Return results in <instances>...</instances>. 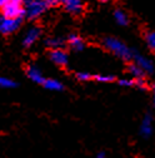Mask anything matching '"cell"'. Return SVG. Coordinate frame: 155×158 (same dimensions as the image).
<instances>
[{
  "instance_id": "16",
  "label": "cell",
  "mask_w": 155,
  "mask_h": 158,
  "mask_svg": "<svg viewBox=\"0 0 155 158\" xmlns=\"http://www.w3.org/2000/svg\"><path fill=\"white\" fill-rule=\"evenodd\" d=\"M144 39H145L149 49L155 52V33L151 30H145L144 31Z\"/></svg>"
},
{
  "instance_id": "23",
  "label": "cell",
  "mask_w": 155,
  "mask_h": 158,
  "mask_svg": "<svg viewBox=\"0 0 155 158\" xmlns=\"http://www.w3.org/2000/svg\"><path fill=\"white\" fill-rule=\"evenodd\" d=\"M151 89H153V99H154V106H155V84H153Z\"/></svg>"
},
{
  "instance_id": "22",
  "label": "cell",
  "mask_w": 155,
  "mask_h": 158,
  "mask_svg": "<svg viewBox=\"0 0 155 158\" xmlns=\"http://www.w3.org/2000/svg\"><path fill=\"white\" fill-rule=\"evenodd\" d=\"M96 158H108V157H106V154H105L104 152H100V153H98Z\"/></svg>"
},
{
  "instance_id": "9",
  "label": "cell",
  "mask_w": 155,
  "mask_h": 158,
  "mask_svg": "<svg viewBox=\"0 0 155 158\" xmlns=\"http://www.w3.org/2000/svg\"><path fill=\"white\" fill-rule=\"evenodd\" d=\"M26 75H28V78L30 79V81H33L34 83H39V84H44L45 79H46L43 75V73L40 72V69H39L38 67H35V65H29L26 68Z\"/></svg>"
},
{
  "instance_id": "14",
  "label": "cell",
  "mask_w": 155,
  "mask_h": 158,
  "mask_svg": "<svg viewBox=\"0 0 155 158\" xmlns=\"http://www.w3.org/2000/svg\"><path fill=\"white\" fill-rule=\"evenodd\" d=\"M114 18H115L116 23H118L119 25H121V27H125V25L129 24V18L125 14V11L121 10V9H115L114 10Z\"/></svg>"
},
{
  "instance_id": "6",
  "label": "cell",
  "mask_w": 155,
  "mask_h": 158,
  "mask_svg": "<svg viewBox=\"0 0 155 158\" xmlns=\"http://www.w3.org/2000/svg\"><path fill=\"white\" fill-rule=\"evenodd\" d=\"M49 56H50V60L58 65V67H62V68H65L69 63V56L66 54V52L64 49H55V50H50L49 53Z\"/></svg>"
},
{
  "instance_id": "18",
  "label": "cell",
  "mask_w": 155,
  "mask_h": 158,
  "mask_svg": "<svg viewBox=\"0 0 155 158\" xmlns=\"http://www.w3.org/2000/svg\"><path fill=\"white\" fill-rule=\"evenodd\" d=\"M96 82H101V83H110L115 81V77L114 75H104V74H98V75H94V78Z\"/></svg>"
},
{
  "instance_id": "2",
  "label": "cell",
  "mask_w": 155,
  "mask_h": 158,
  "mask_svg": "<svg viewBox=\"0 0 155 158\" xmlns=\"http://www.w3.org/2000/svg\"><path fill=\"white\" fill-rule=\"evenodd\" d=\"M59 2H56V0H31V2H26L25 3V11H26V16L29 19H36L39 18L42 14H44L48 9L50 8H54V6H58Z\"/></svg>"
},
{
  "instance_id": "17",
  "label": "cell",
  "mask_w": 155,
  "mask_h": 158,
  "mask_svg": "<svg viewBox=\"0 0 155 158\" xmlns=\"http://www.w3.org/2000/svg\"><path fill=\"white\" fill-rule=\"evenodd\" d=\"M15 87H16V83L13 79H9L6 77H0V88L10 89V88H15Z\"/></svg>"
},
{
  "instance_id": "5",
  "label": "cell",
  "mask_w": 155,
  "mask_h": 158,
  "mask_svg": "<svg viewBox=\"0 0 155 158\" xmlns=\"http://www.w3.org/2000/svg\"><path fill=\"white\" fill-rule=\"evenodd\" d=\"M133 60L134 63L137 64L138 67H140L145 73H149V74H153L155 68H154V64L150 59H148L146 56L139 54L137 50H134V54H133Z\"/></svg>"
},
{
  "instance_id": "1",
  "label": "cell",
  "mask_w": 155,
  "mask_h": 158,
  "mask_svg": "<svg viewBox=\"0 0 155 158\" xmlns=\"http://www.w3.org/2000/svg\"><path fill=\"white\" fill-rule=\"evenodd\" d=\"M103 44L109 52H111L116 56H119L120 59H123V60H125V62L133 60L134 50L130 49L128 45H125L121 40H119V39L113 38V36H108V38H104Z\"/></svg>"
},
{
  "instance_id": "3",
  "label": "cell",
  "mask_w": 155,
  "mask_h": 158,
  "mask_svg": "<svg viewBox=\"0 0 155 158\" xmlns=\"http://www.w3.org/2000/svg\"><path fill=\"white\" fill-rule=\"evenodd\" d=\"M2 11L3 18L8 19H23V16L26 15L25 4H23L20 0H8Z\"/></svg>"
},
{
  "instance_id": "8",
  "label": "cell",
  "mask_w": 155,
  "mask_h": 158,
  "mask_svg": "<svg viewBox=\"0 0 155 158\" xmlns=\"http://www.w3.org/2000/svg\"><path fill=\"white\" fill-rule=\"evenodd\" d=\"M40 35H42V29L39 28V27H33V28H30V29L25 33V35H24V38H23V47H24V48L31 47L35 42H38V39L40 38Z\"/></svg>"
},
{
  "instance_id": "24",
  "label": "cell",
  "mask_w": 155,
  "mask_h": 158,
  "mask_svg": "<svg viewBox=\"0 0 155 158\" xmlns=\"http://www.w3.org/2000/svg\"><path fill=\"white\" fill-rule=\"evenodd\" d=\"M6 2H8V0H0V9L4 8V5L6 4Z\"/></svg>"
},
{
  "instance_id": "15",
  "label": "cell",
  "mask_w": 155,
  "mask_h": 158,
  "mask_svg": "<svg viewBox=\"0 0 155 158\" xmlns=\"http://www.w3.org/2000/svg\"><path fill=\"white\" fill-rule=\"evenodd\" d=\"M128 70H129V73L134 77V79L144 78V77H145V72H144L140 67H138L135 63H129V65H128Z\"/></svg>"
},
{
  "instance_id": "19",
  "label": "cell",
  "mask_w": 155,
  "mask_h": 158,
  "mask_svg": "<svg viewBox=\"0 0 155 158\" xmlns=\"http://www.w3.org/2000/svg\"><path fill=\"white\" fill-rule=\"evenodd\" d=\"M75 77H76L78 81H80V82H88V81H90V79L94 78V75H91L88 72H79V73L75 74Z\"/></svg>"
},
{
  "instance_id": "4",
  "label": "cell",
  "mask_w": 155,
  "mask_h": 158,
  "mask_svg": "<svg viewBox=\"0 0 155 158\" xmlns=\"http://www.w3.org/2000/svg\"><path fill=\"white\" fill-rule=\"evenodd\" d=\"M22 24V19H8V18H0V33L8 35L16 31Z\"/></svg>"
},
{
  "instance_id": "11",
  "label": "cell",
  "mask_w": 155,
  "mask_h": 158,
  "mask_svg": "<svg viewBox=\"0 0 155 158\" xmlns=\"http://www.w3.org/2000/svg\"><path fill=\"white\" fill-rule=\"evenodd\" d=\"M68 44L71 49L76 50V52H81L84 48H85V42L84 39L78 35V34H70L68 36Z\"/></svg>"
},
{
  "instance_id": "20",
  "label": "cell",
  "mask_w": 155,
  "mask_h": 158,
  "mask_svg": "<svg viewBox=\"0 0 155 158\" xmlns=\"http://www.w3.org/2000/svg\"><path fill=\"white\" fill-rule=\"evenodd\" d=\"M135 87H138L139 89H148L149 85H148V82L145 81L144 78H138V79H135Z\"/></svg>"
},
{
  "instance_id": "13",
  "label": "cell",
  "mask_w": 155,
  "mask_h": 158,
  "mask_svg": "<svg viewBox=\"0 0 155 158\" xmlns=\"http://www.w3.org/2000/svg\"><path fill=\"white\" fill-rule=\"evenodd\" d=\"M45 44L51 50L63 49V47L65 45V40L63 38H49V39H46V40H45Z\"/></svg>"
},
{
  "instance_id": "21",
  "label": "cell",
  "mask_w": 155,
  "mask_h": 158,
  "mask_svg": "<svg viewBox=\"0 0 155 158\" xmlns=\"http://www.w3.org/2000/svg\"><path fill=\"white\" fill-rule=\"evenodd\" d=\"M119 82V85L121 87H134L135 85V79H120Z\"/></svg>"
},
{
  "instance_id": "12",
  "label": "cell",
  "mask_w": 155,
  "mask_h": 158,
  "mask_svg": "<svg viewBox=\"0 0 155 158\" xmlns=\"http://www.w3.org/2000/svg\"><path fill=\"white\" fill-rule=\"evenodd\" d=\"M46 89L49 90H54V92H62L64 89V85L62 82H59L58 79H53V78H48L45 79V82L43 84Z\"/></svg>"
},
{
  "instance_id": "7",
  "label": "cell",
  "mask_w": 155,
  "mask_h": 158,
  "mask_svg": "<svg viewBox=\"0 0 155 158\" xmlns=\"http://www.w3.org/2000/svg\"><path fill=\"white\" fill-rule=\"evenodd\" d=\"M62 5L64 6L65 11L74 16L80 15L85 9V4L80 0H65V2H62Z\"/></svg>"
},
{
  "instance_id": "10",
  "label": "cell",
  "mask_w": 155,
  "mask_h": 158,
  "mask_svg": "<svg viewBox=\"0 0 155 158\" xmlns=\"http://www.w3.org/2000/svg\"><path fill=\"white\" fill-rule=\"evenodd\" d=\"M153 133V115L150 113H146L140 126V134L144 138H149Z\"/></svg>"
}]
</instances>
